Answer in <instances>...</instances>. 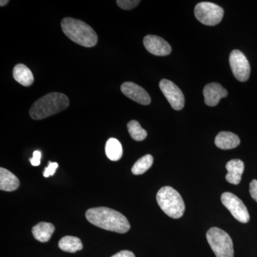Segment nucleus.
<instances>
[{
    "label": "nucleus",
    "instance_id": "obj_26",
    "mask_svg": "<svg viewBox=\"0 0 257 257\" xmlns=\"http://www.w3.org/2000/svg\"><path fill=\"white\" fill-rule=\"evenodd\" d=\"M111 257H135V255L134 254L133 252L128 251V250H123V251H120L119 252L113 255Z\"/></svg>",
    "mask_w": 257,
    "mask_h": 257
},
{
    "label": "nucleus",
    "instance_id": "obj_6",
    "mask_svg": "<svg viewBox=\"0 0 257 257\" xmlns=\"http://www.w3.org/2000/svg\"><path fill=\"white\" fill-rule=\"evenodd\" d=\"M224 13L220 6L208 2L198 3L194 8V15L198 21L207 26H214L221 23Z\"/></svg>",
    "mask_w": 257,
    "mask_h": 257
},
{
    "label": "nucleus",
    "instance_id": "obj_15",
    "mask_svg": "<svg viewBox=\"0 0 257 257\" xmlns=\"http://www.w3.org/2000/svg\"><path fill=\"white\" fill-rule=\"evenodd\" d=\"M20 186L18 177L6 169L0 168V189L5 192H13Z\"/></svg>",
    "mask_w": 257,
    "mask_h": 257
},
{
    "label": "nucleus",
    "instance_id": "obj_13",
    "mask_svg": "<svg viewBox=\"0 0 257 257\" xmlns=\"http://www.w3.org/2000/svg\"><path fill=\"white\" fill-rule=\"evenodd\" d=\"M226 169L228 172L226 175V181L234 185L239 184L244 171V164L242 161L238 159L229 161L226 165Z\"/></svg>",
    "mask_w": 257,
    "mask_h": 257
},
{
    "label": "nucleus",
    "instance_id": "obj_12",
    "mask_svg": "<svg viewBox=\"0 0 257 257\" xmlns=\"http://www.w3.org/2000/svg\"><path fill=\"white\" fill-rule=\"evenodd\" d=\"M203 94L204 102L207 106H215L219 104L221 99L226 97L228 92L219 83L213 82L207 84L204 88Z\"/></svg>",
    "mask_w": 257,
    "mask_h": 257
},
{
    "label": "nucleus",
    "instance_id": "obj_25",
    "mask_svg": "<svg viewBox=\"0 0 257 257\" xmlns=\"http://www.w3.org/2000/svg\"><path fill=\"white\" fill-rule=\"evenodd\" d=\"M249 193L253 200L257 202V181L253 179L249 184Z\"/></svg>",
    "mask_w": 257,
    "mask_h": 257
},
{
    "label": "nucleus",
    "instance_id": "obj_23",
    "mask_svg": "<svg viewBox=\"0 0 257 257\" xmlns=\"http://www.w3.org/2000/svg\"><path fill=\"white\" fill-rule=\"evenodd\" d=\"M57 168H58V164L57 162H49L48 167L45 168V172H44V177H49L50 176H53Z\"/></svg>",
    "mask_w": 257,
    "mask_h": 257
},
{
    "label": "nucleus",
    "instance_id": "obj_27",
    "mask_svg": "<svg viewBox=\"0 0 257 257\" xmlns=\"http://www.w3.org/2000/svg\"><path fill=\"white\" fill-rule=\"evenodd\" d=\"M8 3H9L8 0H1V1H0V6H5Z\"/></svg>",
    "mask_w": 257,
    "mask_h": 257
},
{
    "label": "nucleus",
    "instance_id": "obj_18",
    "mask_svg": "<svg viewBox=\"0 0 257 257\" xmlns=\"http://www.w3.org/2000/svg\"><path fill=\"white\" fill-rule=\"evenodd\" d=\"M59 248L66 252L75 253L82 249V241L78 237L72 236H66L59 241Z\"/></svg>",
    "mask_w": 257,
    "mask_h": 257
},
{
    "label": "nucleus",
    "instance_id": "obj_22",
    "mask_svg": "<svg viewBox=\"0 0 257 257\" xmlns=\"http://www.w3.org/2000/svg\"><path fill=\"white\" fill-rule=\"evenodd\" d=\"M140 1L139 0H117L116 4L121 9L128 10L136 8Z\"/></svg>",
    "mask_w": 257,
    "mask_h": 257
},
{
    "label": "nucleus",
    "instance_id": "obj_21",
    "mask_svg": "<svg viewBox=\"0 0 257 257\" xmlns=\"http://www.w3.org/2000/svg\"><path fill=\"white\" fill-rule=\"evenodd\" d=\"M128 134L135 141L141 142L147 138L146 130L142 127L141 125L136 120H132L127 124Z\"/></svg>",
    "mask_w": 257,
    "mask_h": 257
},
{
    "label": "nucleus",
    "instance_id": "obj_14",
    "mask_svg": "<svg viewBox=\"0 0 257 257\" xmlns=\"http://www.w3.org/2000/svg\"><path fill=\"white\" fill-rule=\"evenodd\" d=\"M216 146L221 150H231L239 146L240 140L237 135L229 132H221L214 140Z\"/></svg>",
    "mask_w": 257,
    "mask_h": 257
},
{
    "label": "nucleus",
    "instance_id": "obj_19",
    "mask_svg": "<svg viewBox=\"0 0 257 257\" xmlns=\"http://www.w3.org/2000/svg\"><path fill=\"white\" fill-rule=\"evenodd\" d=\"M106 157L111 161L119 160L123 155V149L119 140L115 138H110L107 140L105 145Z\"/></svg>",
    "mask_w": 257,
    "mask_h": 257
},
{
    "label": "nucleus",
    "instance_id": "obj_2",
    "mask_svg": "<svg viewBox=\"0 0 257 257\" xmlns=\"http://www.w3.org/2000/svg\"><path fill=\"white\" fill-rule=\"evenodd\" d=\"M69 105V98L65 94L59 92L49 93L34 102L30 109V115L32 119H43L61 112Z\"/></svg>",
    "mask_w": 257,
    "mask_h": 257
},
{
    "label": "nucleus",
    "instance_id": "obj_7",
    "mask_svg": "<svg viewBox=\"0 0 257 257\" xmlns=\"http://www.w3.org/2000/svg\"><path fill=\"white\" fill-rule=\"evenodd\" d=\"M221 200L236 220L244 224L248 222L250 216L247 208L239 197L232 193L224 192L221 195Z\"/></svg>",
    "mask_w": 257,
    "mask_h": 257
},
{
    "label": "nucleus",
    "instance_id": "obj_16",
    "mask_svg": "<svg viewBox=\"0 0 257 257\" xmlns=\"http://www.w3.org/2000/svg\"><path fill=\"white\" fill-rule=\"evenodd\" d=\"M55 227L49 222H40L32 228L34 237L40 242H47L55 232Z\"/></svg>",
    "mask_w": 257,
    "mask_h": 257
},
{
    "label": "nucleus",
    "instance_id": "obj_20",
    "mask_svg": "<svg viewBox=\"0 0 257 257\" xmlns=\"http://www.w3.org/2000/svg\"><path fill=\"white\" fill-rule=\"evenodd\" d=\"M153 157L147 155L137 161L132 168V172L135 175H140L145 173L153 165Z\"/></svg>",
    "mask_w": 257,
    "mask_h": 257
},
{
    "label": "nucleus",
    "instance_id": "obj_11",
    "mask_svg": "<svg viewBox=\"0 0 257 257\" xmlns=\"http://www.w3.org/2000/svg\"><path fill=\"white\" fill-rule=\"evenodd\" d=\"M143 43L146 50L154 55L167 56L172 52L170 44L156 35H147L144 38Z\"/></svg>",
    "mask_w": 257,
    "mask_h": 257
},
{
    "label": "nucleus",
    "instance_id": "obj_10",
    "mask_svg": "<svg viewBox=\"0 0 257 257\" xmlns=\"http://www.w3.org/2000/svg\"><path fill=\"white\" fill-rule=\"evenodd\" d=\"M121 91L125 96L143 105H148L151 102V97L143 87L131 82L123 83Z\"/></svg>",
    "mask_w": 257,
    "mask_h": 257
},
{
    "label": "nucleus",
    "instance_id": "obj_1",
    "mask_svg": "<svg viewBox=\"0 0 257 257\" xmlns=\"http://www.w3.org/2000/svg\"><path fill=\"white\" fill-rule=\"evenodd\" d=\"M85 216L91 224L107 231L124 234L130 229V224L126 216L109 208H91L86 211Z\"/></svg>",
    "mask_w": 257,
    "mask_h": 257
},
{
    "label": "nucleus",
    "instance_id": "obj_3",
    "mask_svg": "<svg viewBox=\"0 0 257 257\" xmlns=\"http://www.w3.org/2000/svg\"><path fill=\"white\" fill-rule=\"evenodd\" d=\"M61 28L66 36L81 46L92 47L97 43L98 37L95 31L82 20L64 18L61 23Z\"/></svg>",
    "mask_w": 257,
    "mask_h": 257
},
{
    "label": "nucleus",
    "instance_id": "obj_8",
    "mask_svg": "<svg viewBox=\"0 0 257 257\" xmlns=\"http://www.w3.org/2000/svg\"><path fill=\"white\" fill-rule=\"evenodd\" d=\"M229 64L235 78L242 82L248 80L251 68L247 58L241 51L234 50L231 52Z\"/></svg>",
    "mask_w": 257,
    "mask_h": 257
},
{
    "label": "nucleus",
    "instance_id": "obj_4",
    "mask_svg": "<svg viewBox=\"0 0 257 257\" xmlns=\"http://www.w3.org/2000/svg\"><path fill=\"white\" fill-rule=\"evenodd\" d=\"M157 201L162 211L173 219H179L183 216L185 204L179 193L172 187H164L157 194Z\"/></svg>",
    "mask_w": 257,
    "mask_h": 257
},
{
    "label": "nucleus",
    "instance_id": "obj_17",
    "mask_svg": "<svg viewBox=\"0 0 257 257\" xmlns=\"http://www.w3.org/2000/svg\"><path fill=\"white\" fill-rule=\"evenodd\" d=\"M13 77L15 80L25 87L32 85L34 82V76L32 71L23 64H18L13 69Z\"/></svg>",
    "mask_w": 257,
    "mask_h": 257
},
{
    "label": "nucleus",
    "instance_id": "obj_9",
    "mask_svg": "<svg viewBox=\"0 0 257 257\" xmlns=\"http://www.w3.org/2000/svg\"><path fill=\"white\" fill-rule=\"evenodd\" d=\"M160 88L174 109L181 110L183 109L185 101L183 92L175 83L168 79H162L160 82Z\"/></svg>",
    "mask_w": 257,
    "mask_h": 257
},
{
    "label": "nucleus",
    "instance_id": "obj_24",
    "mask_svg": "<svg viewBox=\"0 0 257 257\" xmlns=\"http://www.w3.org/2000/svg\"><path fill=\"white\" fill-rule=\"evenodd\" d=\"M42 154L41 152L37 150L34 152L33 157L32 158L30 159V162H31L32 166L37 167L40 165V160H41Z\"/></svg>",
    "mask_w": 257,
    "mask_h": 257
},
{
    "label": "nucleus",
    "instance_id": "obj_5",
    "mask_svg": "<svg viewBox=\"0 0 257 257\" xmlns=\"http://www.w3.org/2000/svg\"><path fill=\"white\" fill-rule=\"evenodd\" d=\"M207 239L216 257H234L232 240L222 229L211 228L207 232Z\"/></svg>",
    "mask_w": 257,
    "mask_h": 257
}]
</instances>
